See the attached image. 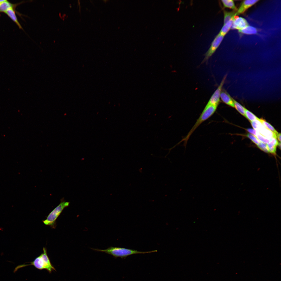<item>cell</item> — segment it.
Returning <instances> with one entry per match:
<instances>
[{
    "mask_svg": "<svg viewBox=\"0 0 281 281\" xmlns=\"http://www.w3.org/2000/svg\"><path fill=\"white\" fill-rule=\"evenodd\" d=\"M23 3L21 2L19 3L16 4L12 3L8 1L5 0L4 1L0 4V12L5 13L8 10L11 9H15L17 6L20 4Z\"/></svg>",
    "mask_w": 281,
    "mask_h": 281,
    "instance_id": "10",
    "label": "cell"
},
{
    "mask_svg": "<svg viewBox=\"0 0 281 281\" xmlns=\"http://www.w3.org/2000/svg\"><path fill=\"white\" fill-rule=\"evenodd\" d=\"M227 74L223 77L220 85L213 94L206 105H218L221 102L220 95L223 86L225 82Z\"/></svg>",
    "mask_w": 281,
    "mask_h": 281,
    "instance_id": "6",
    "label": "cell"
},
{
    "mask_svg": "<svg viewBox=\"0 0 281 281\" xmlns=\"http://www.w3.org/2000/svg\"><path fill=\"white\" fill-rule=\"evenodd\" d=\"M224 8H228L232 9L234 11H237V9L233 1L232 0H222L221 1Z\"/></svg>",
    "mask_w": 281,
    "mask_h": 281,
    "instance_id": "16",
    "label": "cell"
},
{
    "mask_svg": "<svg viewBox=\"0 0 281 281\" xmlns=\"http://www.w3.org/2000/svg\"><path fill=\"white\" fill-rule=\"evenodd\" d=\"M259 119L258 120L250 122L251 125L253 129L256 131H257L259 127L262 124L259 120Z\"/></svg>",
    "mask_w": 281,
    "mask_h": 281,
    "instance_id": "23",
    "label": "cell"
},
{
    "mask_svg": "<svg viewBox=\"0 0 281 281\" xmlns=\"http://www.w3.org/2000/svg\"><path fill=\"white\" fill-rule=\"evenodd\" d=\"M224 36L218 34L212 42L210 47L204 54L205 58L202 63L207 61L209 58L215 52L222 41Z\"/></svg>",
    "mask_w": 281,
    "mask_h": 281,
    "instance_id": "5",
    "label": "cell"
},
{
    "mask_svg": "<svg viewBox=\"0 0 281 281\" xmlns=\"http://www.w3.org/2000/svg\"><path fill=\"white\" fill-rule=\"evenodd\" d=\"M246 136L257 145L260 142L256 136L251 134L247 133Z\"/></svg>",
    "mask_w": 281,
    "mask_h": 281,
    "instance_id": "22",
    "label": "cell"
},
{
    "mask_svg": "<svg viewBox=\"0 0 281 281\" xmlns=\"http://www.w3.org/2000/svg\"><path fill=\"white\" fill-rule=\"evenodd\" d=\"M259 1L258 0H246L243 1L238 9H237L235 16L243 13L248 9Z\"/></svg>",
    "mask_w": 281,
    "mask_h": 281,
    "instance_id": "8",
    "label": "cell"
},
{
    "mask_svg": "<svg viewBox=\"0 0 281 281\" xmlns=\"http://www.w3.org/2000/svg\"><path fill=\"white\" fill-rule=\"evenodd\" d=\"M245 117L250 122L258 119L257 117L252 113L246 109L245 110Z\"/></svg>",
    "mask_w": 281,
    "mask_h": 281,
    "instance_id": "19",
    "label": "cell"
},
{
    "mask_svg": "<svg viewBox=\"0 0 281 281\" xmlns=\"http://www.w3.org/2000/svg\"><path fill=\"white\" fill-rule=\"evenodd\" d=\"M91 249L95 251L104 252L112 256L115 258L120 257L122 259H125L128 256L133 254H145L157 252V250L148 251H140L135 250L124 248L112 246L110 247L107 249L105 250L93 248H91Z\"/></svg>",
    "mask_w": 281,
    "mask_h": 281,
    "instance_id": "1",
    "label": "cell"
},
{
    "mask_svg": "<svg viewBox=\"0 0 281 281\" xmlns=\"http://www.w3.org/2000/svg\"><path fill=\"white\" fill-rule=\"evenodd\" d=\"M43 253L31 262L30 264L28 265V266L33 265L40 270L45 269L51 273L53 271L56 270L55 268L51 264L47 255L46 248L43 247Z\"/></svg>",
    "mask_w": 281,
    "mask_h": 281,
    "instance_id": "3",
    "label": "cell"
},
{
    "mask_svg": "<svg viewBox=\"0 0 281 281\" xmlns=\"http://www.w3.org/2000/svg\"><path fill=\"white\" fill-rule=\"evenodd\" d=\"M257 145L259 149L264 152L269 153L267 145L266 144L260 142Z\"/></svg>",
    "mask_w": 281,
    "mask_h": 281,
    "instance_id": "21",
    "label": "cell"
},
{
    "mask_svg": "<svg viewBox=\"0 0 281 281\" xmlns=\"http://www.w3.org/2000/svg\"><path fill=\"white\" fill-rule=\"evenodd\" d=\"M5 0H0V4L2 2L4 1Z\"/></svg>",
    "mask_w": 281,
    "mask_h": 281,
    "instance_id": "29",
    "label": "cell"
},
{
    "mask_svg": "<svg viewBox=\"0 0 281 281\" xmlns=\"http://www.w3.org/2000/svg\"><path fill=\"white\" fill-rule=\"evenodd\" d=\"M278 145L279 146V148L280 149V148H281V143H280V142H279L278 143Z\"/></svg>",
    "mask_w": 281,
    "mask_h": 281,
    "instance_id": "28",
    "label": "cell"
},
{
    "mask_svg": "<svg viewBox=\"0 0 281 281\" xmlns=\"http://www.w3.org/2000/svg\"><path fill=\"white\" fill-rule=\"evenodd\" d=\"M234 17L233 19V22L231 27L232 29L241 30L248 25L247 21L245 18L241 17Z\"/></svg>",
    "mask_w": 281,
    "mask_h": 281,
    "instance_id": "7",
    "label": "cell"
},
{
    "mask_svg": "<svg viewBox=\"0 0 281 281\" xmlns=\"http://www.w3.org/2000/svg\"><path fill=\"white\" fill-rule=\"evenodd\" d=\"M259 120L262 124L267 129L277 135L278 132L274 127L270 124L262 119H259Z\"/></svg>",
    "mask_w": 281,
    "mask_h": 281,
    "instance_id": "18",
    "label": "cell"
},
{
    "mask_svg": "<svg viewBox=\"0 0 281 281\" xmlns=\"http://www.w3.org/2000/svg\"><path fill=\"white\" fill-rule=\"evenodd\" d=\"M233 19L224 24L219 34L224 36L226 34L231 28L233 22Z\"/></svg>",
    "mask_w": 281,
    "mask_h": 281,
    "instance_id": "14",
    "label": "cell"
},
{
    "mask_svg": "<svg viewBox=\"0 0 281 281\" xmlns=\"http://www.w3.org/2000/svg\"><path fill=\"white\" fill-rule=\"evenodd\" d=\"M239 31L243 34H257V30L255 28L248 25L244 29L239 30Z\"/></svg>",
    "mask_w": 281,
    "mask_h": 281,
    "instance_id": "13",
    "label": "cell"
},
{
    "mask_svg": "<svg viewBox=\"0 0 281 281\" xmlns=\"http://www.w3.org/2000/svg\"><path fill=\"white\" fill-rule=\"evenodd\" d=\"M267 145L269 153L275 156L276 155L277 146L271 145L269 143L267 144Z\"/></svg>",
    "mask_w": 281,
    "mask_h": 281,
    "instance_id": "24",
    "label": "cell"
},
{
    "mask_svg": "<svg viewBox=\"0 0 281 281\" xmlns=\"http://www.w3.org/2000/svg\"><path fill=\"white\" fill-rule=\"evenodd\" d=\"M27 266V264H23L19 265L15 267L14 270V272H15L19 268Z\"/></svg>",
    "mask_w": 281,
    "mask_h": 281,
    "instance_id": "26",
    "label": "cell"
},
{
    "mask_svg": "<svg viewBox=\"0 0 281 281\" xmlns=\"http://www.w3.org/2000/svg\"><path fill=\"white\" fill-rule=\"evenodd\" d=\"M221 100L225 104L233 107H234L233 98L224 89L222 90L220 95Z\"/></svg>",
    "mask_w": 281,
    "mask_h": 281,
    "instance_id": "9",
    "label": "cell"
},
{
    "mask_svg": "<svg viewBox=\"0 0 281 281\" xmlns=\"http://www.w3.org/2000/svg\"><path fill=\"white\" fill-rule=\"evenodd\" d=\"M250 133H251L255 136H256L257 134V131L254 129L252 128H248L246 129Z\"/></svg>",
    "mask_w": 281,
    "mask_h": 281,
    "instance_id": "25",
    "label": "cell"
},
{
    "mask_svg": "<svg viewBox=\"0 0 281 281\" xmlns=\"http://www.w3.org/2000/svg\"><path fill=\"white\" fill-rule=\"evenodd\" d=\"M256 137L260 142L264 143L267 144L270 142L269 139L263 136L257 131Z\"/></svg>",
    "mask_w": 281,
    "mask_h": 281,
    "instance_id": "20",
    "label": "cell"
},
{
    "mask_svg": "<svg viewBox=\"0 0 281 281\" xmlns=\"http://www.w3.org/2000/svg\"><path fill=\"white\" fill-rule=\"evenodd\" d=\"M218 106L217 105H206L199 118L187 135L177 145L183 141L184 142V146H186L188 139L194 131L201 123L213 115L216 111Z\"/></svg>",
    "mask_w": 281,
    "mask_h": 281,
    "instance_id": "2",
    "label": "cell"
},
{
    "mask_svg": "<svg viewBox=\"0 0 281 281\" xmlns=\"http://www.w3.org/2000/svg\"><path fill=\"white\" fill-rule=\"evenodd\" d=\"M234 107L241 114L245 117L246 108L233 98Z\"/></svg>",
    "mask_w": 281,
    "mask_h": 281,
    "instance_id": "17",
    "label": "cell"
},
{
    "mask_svg": "<svg viewBox=\"0 0 281 281\" xmlns=\"http://www.w3.org/2000/svg\"><path fill=\"white\" fill-rule=\"evenodd\" d=\"M276 137L277 138L279 142H280L281 141V134L280 133H278L276 135Z\"/></svg>",
    "mask_w": 281,
    "mask_h": 281,
    "instance_id": "27",
    "label": "cell"
},
{
    "mask_svg": "<svg viewBox=\"0 0 281 281\" xmlns=\"http://www.w3.org/2000/svg\"><path fill=\"white\" fill-rule=\"evenodd\" d=\"M235 11L228 12L224 10V24L232 20L235 16Z\"/></svg>",
    "mask_w": 281,
    "mask_h": 281,
    "instance_id": "15",
    "label": "cell"
},
{
    "mask_svg": "<svg viewBox=\"0 0 281 281\" xmlns=\"http://www.w3.org/2000/svg\"><path fill=\"white\" fill-rule=\"evenodd\" d=\"M257 131L269 139L272 137L277 138L276 135L275 133L266 128L262 124L259 128Z\"/></svg>",
    "mask_w": 281,
    "mask_h": 281,
    "instance_id": "11",
    "label": "cell"
},
{
    "mask_svg": "<svg viewBox=\"0 0 281 281\" xmlns=\"http://www.w3.org/2000/svg\"><path fill=\"white\" fill-rule=\"evenodd\" d=\"M69 202H66L62 199L59 205L55 208L47 216L46 219L43 221L44 223L49 226L53 228L56 227V221L63 210L69 205Z\"/></svg>",
    "mask_w": 281,
    "mask_h": 281,
    "instance_id": "4",
    "label": "cell"
},
{
    "mask_svg": "<svg viewBox=\"0 0 281 281\" xmlns=\"http://www.w3.org/2000/svg\"><path fill=\"white\" fill-rule=\"evenodd\" d=\"M18 26L19 28L23 30V29L19 22L16 14L15 9H10L5 13Z\"/></svg>",
    "mask_w": 281,
    "mask_h": 281,
    "instance_id": "12",
    "label": "cell"
}]
</instances>
